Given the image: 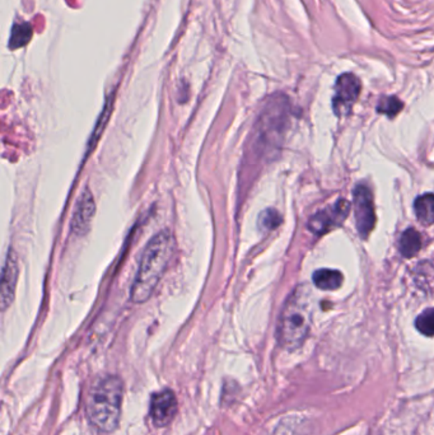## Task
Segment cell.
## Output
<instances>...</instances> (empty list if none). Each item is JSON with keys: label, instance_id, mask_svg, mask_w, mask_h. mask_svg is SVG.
<instances>
[{"label": "cell", "instance_id": "obj_16", "mask_svg": "<svg viewBox=\"0 0 434 435\" xmlns=\"http://www.w3.org/2000/svg\"><path fill=\"white\" fill-rule=\"evenodd\" d=\"M402 108H404L402 102L397 97L391 95V97H382L380 100L378 106H377V111L380 114L387 115L389 117H394L401 111Z\"/></svg>", "mask_w": 434, "mask_h": 435}, {"label": "cell", "instance_id": "obj_17", "mask_svg": "<svg viewBox=\"0 0 434 435\" xmlns=\"http://www.w3.org/2000/svg\"><path fill=\"white\" fill-rule=\"evenodd\" d=\"M110 111H111V105L107 103L106 108H105L103 114L101 115V117H100V120H98V124H97L96 129H95V133L92 134L90 143V145H88L90 149L96 145L97 140L100 139V135L103 133V129H105L106 124H107V120H109Z\"/></svg>", "mask_w": 434, "mask_h": 435}, {"label": "cell", "instance_id": "obj_2", "mask_svg": "<svg viewBox=\"0 0 434 435\" xmlns=\"http://www.w3.org/2000/svg\"><path fill=\"white\" fill-rule=\"evenodd\" d=\"M122 404V379L115 376L103 377L90 390L87 417L95 428L111 433L120 422Z\"/></svg>", "mask_w": 434, "mask_h": 435}, {"label": "cell", "instance_id": "obj_8", "mask_svg": "<svg viewBox=\"0 0 434 435\" xmlns=\"http://www.w3.org/2000/svg\"><path fill=\"white\" fill-rule=\"evenodd\" d=\"M95 215H96V202L90 189H86L78 199L74 214L71 218V227L73 233L76 236H86L88 233Z\"/></svg>", "mask_w": 434, "mask_h": 435}, {"label": "cell", "instance_id": "obj_10", "mask_svg": "<svg viewBox=\"0 0 434 435\" xmlns=\"http://www.w3.org/2000/svg\"><path fill=\"white\" fill-rule=\"evenodd\" d=\"M312 279L315 285L321 290H336L343 284V274L332 269L317 270Z\"/></svg>", "mask_w": 434, "mask_h": 435}, {"label": "cell", "instance_id": "obj_7", "mask_svg": "<svg viewBox=\"0 0 434 435\" xmlns=\"http://www.w3.org/2000/svg\"><path fill=\"white\" fill-rule=\"evenodd\" d=\"M177 412V398L171 390L156 392L151 400L149 414L156 427L163 428L171 423Z\"/></svg>", "mask_w": 434, "mask_h": 435}, {"label": "cell", "instance_id": "obj_1", "mask_svg": "<svg viewBox=\"0 0 434 435\" xmlns=\"http://www.w3.org/2000/svg\"><path fill=\"white\" fill-rule=\"evenodd\" d=\"M173 247L175 240L170 231H162L148 242L130 289L131 302L143 304L153 296L172 257Z\"/></svg>", "mask_w": 434, "mask_h": 435}, {"label": "cell", "instance_id": "obj_3", "mask_svg": "<svg viewBox=\"0 0 434 435\" xmlns=\"http://www.w3.org/2000/svg\"><path fill=\"white\" fill-rule=\"evenodd\" d=\"M311 328V306L308 293L305 288L298 286L288 296L287 302L281 309L278 323V341L281 347L295 350L308 336Z\"/></svg>", "mask_w": 434, "mask_h": 435}, {"label": "cell", "instance_id": "obj_13", "mask_svg": "<svg viewBox=\"0 0 434 435\" xmlns=\"http://www.w3.org/2000/svg\"><path fill=\"white\" fill-rule=\"evenodd\" d=\"M33 37V27L28 23H16L12 28V35L9 37V49L17 50L26 46Z\"/></svg>", "mask_w": 434, "mask_h": 435}, {"label": "cell", "instance_id": "obj_11", "mask_svg": "<svg viewBox=\"0 0 434 435\" xmlns=\"http://www.w3.org/2000/svg\"><path fill=\"white\" fill-rule=\"evenodd\" d=\"M415 214L418 221L424 226L434 223V194H424L414 202Z\"/></svg>", "mask_w": 434, "mask_h": 435}, {"label": "cell", "instance_id": "obj_6", "mask_svg": "<svg viewBox=\"0 0 434 435\" xmlns=\"http://www.w3.org/2000/svg\"><path fill=\"white\" fill-rule=\"evenodd\" d=\"M360 93V82L351 73L340 76L335 84V95L332 100L334 112L338 116H346L351 111L353 105Z\"/></svg>", "mask_w": 434, "mask_h": 435}, {"label": "cell", "instance_id": "obj_9", "mask_svg": "<svg viewBox=\"0 0 434 435\" xmlns=\"http://www.w3.org/2000/svg\"><path fill=\"white\" fill-rule=\"evenodd\" d=\"M18 274H20V269H18L17 255L13 250H9L7 257H6V262H4V267H3V275H1L0 303H1L3 311H6L13 303Z\"/></svg>", "mask_w": 434, "mask_h": 435}, {"label": "cell", "instance_id": "obj_4", "mask_svg": "<svg viewBox=\"0 0 434 435\" xmlns=\"http://www.w3.org/2000/svg\"><path fill=\"white\" fill-rule=\"evenodd\" d=\"M353 204H354V215L357 221L358 232L362 238H367L373 231L376 223L373 197L367 186L358 185L354 190Z\"/></svg>", "mask_w": 434, "mask_h": 435}, {"label": "cell", "instance_id": "obj_15", "mask_svg": "<svg viewBox=\"0 0 434 435\" xmlns=\"http://www.w3.org/2000/svg\"><path fill=\"white\" fill-rule=\"evenodd\" d=\"M415 327L421 334L426 336H434V308H428L418 315L415 321Z\"/></svg>", "mask_w": 434, "mask_h": 435}, {"label": "cell", "instance_id": "obj_5", "mask_svg": "<svg viewBox=\"0 0 434 435\" xmlns=\"http://www.w3.org/2000/svg\"><path fill=\"white\" fill-rule=\"evenodd\" d=\"M351 208V202L345 199H340L335 204H332V207L324 209L317 214L311 216V219L308 221L310 231L317 236H322L334 228L341 226V223L349 214Z\"/></svg>", "mask_w": 434, "mask_h": 435}, {"label": "cell", "instance_id": "obj_12", "mask_svg": "<svg viewBox=\"0 0 434 435\" xmlns=\"http://www.w3.org/2000/svg\"><path fill=\"white\" fill-rule=\"evenodd\" d=\"M421 236L418 231H415L413 228H409L400 238V253H402L404 257L410 259L415 256L416 253L421 251Z\"/></svg>", "mask_w": 434, "mask_h": 435}, {"label": "cell", "instance_id": "obj_14", "mask_svg": "<svg viewBox=\"0 0 434 435\" xmlns=\"http://www.w3.org/2000/svg\"><path fill=\"white\" fill-rule=\"evenodd\" d=\"M281 223V214L275 209H266L259 215V228L262 232L274 231L275 228L279 227Z\"/></svg>", "mask_w": 434, "mask_h": 435}]
</instances>
